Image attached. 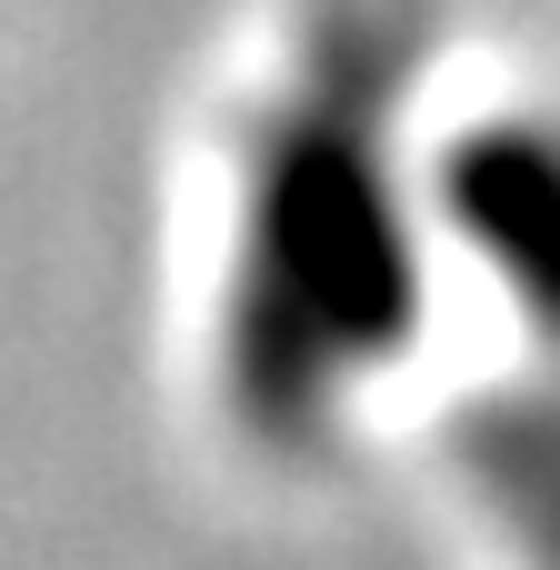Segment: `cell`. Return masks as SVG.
<instances>
[{
  "mask_svg": "<svg viewBox=\"0 0 560 570\" xmlns=\"http://www.w3.org/2000/svg\"><path fill=\"white\" fill-rule=\"evenodd\" d=\"M411 331V240L381 180V100L361 70H331L261 160L230 381L261 431H301L351 371Z\"/></svg>",
  "mask_w": 560,
  "mask_h": 570,
  "instance_id": "cell-1",
  "label": "cell"
},
{
  "mask_svg": "<svg viewBox=\"0 0 560 570\" xmlns=\"http://www.w3.org/2000/svg\"><path fill=\"white\" fill-rule=\"evenodd\" d=\"M461 220L511 271V291L560 331V140L491 130L461 150Z\"/></svg>",
  "mask_w": 560,
  "mask_h": 570,
  "instance_id": "cell-2",
  "label": "cell"
},
{
  "mask_svg": "<svg viewBox=\"0 0 560 570\" xmlns=\"http://www.w3.org/2000/svg\"><path fill=\"white\" fill-rule=\"evenodd\" d=\"M481 461H491V481L511 491L531 551L560 570V431L551 421H491V431H481Z\"/></svg>",
  "mask_w": 560,
  "mask_h": 570,
  "instance_id": "cell-3",
  "label": "cell"
}]
</instances>
